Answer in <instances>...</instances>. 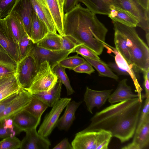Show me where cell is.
Here are the masks:
<instances>
[{"instance_id":"1","label":"cell","mask_w":149,"mask_h":149,"mask_svg":"<svg viewBox=\"0 0 149 149\" xmlns=\"http://www.w3.org/2000/svg\"><path fill=\"white\" fill-rule=\"evenodd\" d=\"M143 106V99L139 97L111 104L96 113L82 131L104 130L124 143L134 135Z\"/></svg>"},{"instance_id":"2","label":"cell","mask_w":149,"mask_h":149,"mask_svg":"<svg viewBox=\"0 0 149 149\" xmlns=\"http://www.w3.org/2000/svg\"><path fill=\"white\" fill-rule=\"evenodd\" d=\"M63 29L64 35L71 36L79 43L84 44L95 53L103 46L106 33L104 25L95 14L80 3L64 13Z\"/></svg>"},{"instance_id":"3","label":"cell","mask_w":149,"mask_h":149,"mask_svg":"<svg viewBox=\"0 0 149 149\" xmlns=\"http://www.w3.org/2000/svg\"><path fill=\"white\" fill-rule=\"evenodd\" d=\"M114 31L125 38L133 59L134 70L144 72L149 69V47L140 37L135 27L113 21Z\"/></svg>"},{"instance_id":"4","label":"cell","mask_w":149,"mask_h":149,"mask_svg":"<svg viewBox=\"0 0 149 149\" xmlns=\"http://www.w3.org/2000/svg\"><path fill=\"white\" fill-rule=\"evenodd\" d=\"M112 137L102 129L81 131L76 134L71 145L73 149H108Z\"/></svg>"},{"instance_id":"5","label":"cell","mask_w":149,"mask_h":149,"mask_svg":"<svg viewBox=\"0 0 149 149\" xmlns=\"http://www.w3.org/2000/svg\"><path fill=\"white\" fill-rule=\"evenodd\" d=\"M58 78L49 62L42 63L29 88L27 90L32 95L47 92L56 83Z\"/></svg>"},{"instance_id":"6","label":"cell","mask_w":149,"mask_h":149,"mask_svg":"<svg viewBox=\"0 0 149 149\" xmlns=\"http://www.w3.org/2000/svg\"><path fill=\"white\" fill-rule=\"evenodd\" d=\"M34 58L28 55L17 63L16 71L20 87L27 90L39 69Z\"/></svg>"},{"instance_id":"7","label":"cell","mask_w":149,"mask_h":149,"mask_svg":"<svg viewBox=\"0 0 149 149\" xmlns=\"http://www.w3.org/2000/svg\"><path fill=\"white\" fill-rule=\"evenodd\" d=\"M72 51L52 50L39 47L34 44L27 55H30L34 58L39 68L42 63L47 61L49 62L52 69L61 61L72 53Z\"/></svg>"},{"instance_id":"8","label":"cell","mask_w":149,"mask_h":149,"mask_svg":"<svg viewBox=\"0 0 149 149\" xmlns=\"http://www.w3.org/2000/svg\"><path fill=\"white\" fill-rule=\"evenodd\" d=\"M130 13L138 22L137 26L143 29L146 37H149V10L144 9L137 0H114V4Z\"/></svg>"},{"instance_id":"9","label":"cell","mask_w":149,"mask_h":149,"mask_svg":"<svg viewBox=\"0 0 149 149\" xmlns=\"http://www.w3.org/2000/svg\"><path fill=\"white\" fill-rule=\"evenodd\" d=\"M71 99L61 98L53 106L49 112L45 116L38 132L40 135L47 137L56 126L59 116Z\"/></svg>"},{"instance_id":"10","label":"cell","mask_w":149,"mask_h":149,"mask_svg":"<svg viewBox=\"0 0 149 149\" xmlns=\"http://www.w3.org/2000/svg\"><path fill=\"white\" fill-rule=\"evenodd\" d=\"M33 95L27 90L21 88L16 98L0 113V123L4 120L12 118L24 110L31 102Z\"/></svg>"},{"instance_id":"11","label":"cell","mask_w":149,"mask_h":149,"mask_svg":"<svg viewBox=\"0 0 149 149\" xmlns=\"http://www.w3.org/2000/svg\"><path fill=\"white\" fill-rule=\"evenodd\" d=\"M0 44L17 63L20 61L18 44L10 32L5 18L0 19Z\"/></svg>"},{"instance_id":"12","label":"cell","mask_w":149,"mask_h":149,"mask_svg":"<svg viewBox=\"0 0 149 149\" xmlns=\"http://www.w3.org/2000/svg\"><path fill=\"white\" fill-rule=\"evenodd\" d=\"M113 91V89L95 90L87 87L84 95V101L88 111L93 114L94 108H100L105 103Z\"/></svg>"},{"instance_id":"13","label":"cell","mask_w":149,"mask_h":149,"mask_svg":"<svg viewBox=\"0 0 149 149\" xmlns=\"http://www.w3.org/2000/svg\"><path fill=\"white\" fill-rule=\"evenodd\" d=\"M35 128L25 131L26 135L21 141V149H49L51 143L47 137L39 134Z\"/></svg>"},{"instance_id":"14","label":"cell","mask_w":149,"mask_h":149,"mask_svg":"<svg viewBox=\"0 0 149 149\" xmlns=\"http://www.w3.org/2000/svg\"><path fill=\"white\" fill-rule=\"evenodd\" d=\"M12 11H15L19 15L31 38V17L34 12L31 0H17Z\"/></svg>"},{"instance_id":"15","label":"cell","mask_w":149,"mask_h":149,"mask_svg":"<svg viewBox=\"0 0 149 149\" xmlns=\"http://www.w3.org/2000/svg\"><path fill=\"white\" fill-rule=\"evenodd\" d=\"M132 142L123 149H144L149 146V116L145 119L139 129L135 131Z\"/></svg>"},{"instance_id":"16","label":"cell","mask_w":149,"mask_h":149,"mask_svg":"<svg viewBox=\"0 0 149 149\" xmlns=\"http://www.w3.org/2000/svg\"><path fill=\"white\" fill-rule=\"evenodd\" d=\"M21 88L16 73L0 74V101L18 93Z\"/></svg>"},{"instance_id":"17","label":"cell","mask_w":149,"mask_h":149,"mask_svg":"<svg viewBox=\"0 0 149 149\" xmlns=\"http://www.w3.org/2000/svg\"><path fill=\"white\" fill-rule=\"evenodd\" d=\"M107 15L113 21L130 27H135L138 24L137 20L130 13L113 4L110 6Z\"/></svg>"},{"instance_id":"18","label":"cell","mask_w":149,"mask_h":149,"mask_svg":"<svg viewBox=\"0 0 149 149\" xmlns=\"http://www.w3.org/2000/svg\"><path fill=\"white\" fill-rule=\"evenodd\" d=\"M12 118L14 125L22 132L37 128L41 118L36 117L24 109Z\"/></svg>"},{"instance_id":"19","label":"cell","mask_w":149,"mask_h":149,"mask_svg":"<svg viewBox=\"0 0 149 149\" xmlns=\"http://www.w3.org/2000/svg\"><path fill=\"white\" fill-rule=\"evenodd\" d=\"M127 79H124L118 83L116 90L111 94L108 101L111 104L139 97L138 94L134 93L131 87L127 85Z\"/></svg>"},{"instance_id":"20","label":"cell","mask_w":149,"mask_h":149,"mask_svg":"<svg viewBox=\"0 0 149 149\" xmlns=\"http://www.w3.org/2000/svg\"><path fill=\"white\" fill-rule=\"evenodd\" d=\"M34 12L45 24L49 33H57L51 14L43 0H31Z\"/></svg>"},{"instance_id":"21","label":"cell","mask_w":149,"mask_h":149,"mask_svg":"<svg viewBox=\"0 0 149 149\" xmlns=\"http://www.w3.org/2000/svg\"><path fill=\"white\" fill-rule=\"evenodd\" d=\"M52 18L57 31L61 36L64 35L63 29L64 12L60 8L58 0H43Z\"/></svg>"},{"instance_id":"22","label":"cell","mask_w":149,"mask_h":149,"mask_svg":"<svg viewBox=\"0 0 149 149\" xmlns=\"http://www.w3.org/2000/svg\"><path fill=\"white\" fill-rule=\"evenodd\" d=\"M5 18L10 32L18 43L22 36L26 33L21 18L16 12L12 11Z\"/></svg>"},{"instance_id":"23","label":"cell","mask_w":149,"mask_h":149,"mask_svg":"<svg viewBox=\"0 0 149 149\" xmlns=\"http://www.w3.org/2000/svg\"><path fill=\"white\" fill-rule=\"evenodd\" d=\"M82 102H77L73 100L68 103L64 113L57 122L56 126L59 129L67 130L69 129L75 119L76 111Z\"/></svg>"},{"instance_id":"24","label":"cell","mask_w":149,"mask_h":149,"mask_svg":"<svg viewBox=\"0 0 149 149\" xmlns=\"http://www.w3.org/2000/svg\"><path fill=\"white\" fill-rule=\"evenodd\" d=\"M108 46L109 47L107 46L106 48H107L108 49L111 51L115 54V60L116 63L120 68L125 70L129 73L134 82L139 97L141 99H143L144 96L141 94L143 90L138 82L134 70L130 67L115 48L111 47L109 45Z\"/></svg>"},{"instance_id":"25","label":"cell","mask_w":149,"mask_h":149,"mask_svg":"<svg viewBox=\"0 0 149 149\" xmlns=\"http://www.w3.org/2000/svg\"><path fill=\"white\" fill-rule=\"evenodd\" d=\"M49 33L45 23L34 12L31 17V38L36 44Z\"/></svg>"},{"instance_id":"26","label":"cell","mask_w":149,"mask_h":149,"mask_svg":"<svg viewBox=\"0 0 149 149\" xmlns=\"http://www.w3.org/2000/svg\"><path fill=\"white\" fill-rule=\"evenodd\" d=\"M62 83L58 79L54 86L49 91L33 95L48 107H53L61 98V94Z\"/></svg>"},{"instance_id":"27","label":"cell","mask_w":149,"mask_h":149,"mask_svg":"<svg viewBox=\"0 0 149 149\" xmlns=\"http://www.w3.org/2000/svg\"><path fill=\"white\" fill-rule=\"evenodd\" d=\"M86 8L95 14L108 15L110 6L114 0H79Z\"/></svg>"},{"instance_id":"28","label":"cell","mask_w":149,"mask_h":149,"mask_svg":"<svg viewBox=\"0 0 149 149\" xmlns=\"http://www.w3.org/2000/svg\"><path fill=\"white\" fill-rule=\"evenodd\" d=\"M17 63L0 44V74L15 73Z\"/></svg>"},{"instance_id":"29","label":"cell","mask_w":149,"mask_h":149,"mask_svg":"<svg viewBox=\"0 0 149 149\" xmlns=\"http://www.w3.org/2000/svg\"><path fill=\"white\" fill-rule=\"evenodd\" d=\"M114 31L115 48L133 70L134 62L126 41L121 34L116 31Z\"/></svg>"},{"instance_id":"30","label":"cell","mask_w":149,"mask_h":149,"mask_svg":"<svg viewBox=\"0 0 149 149\" xmlns=\"http://www.w3.org/2000/svg\"><path fill=\"white\" fill-rule=\"evenodd\" d=\"M82 57L95 69L100 76L108 77L116 80L118 79V76L114 73L107 64L101 59L96 60L84 56Z\"/></svg>"},{"instance_id":"31","label":"cell","mask_w":149,"mask_h":149,"mask_svg":"<svg viewBox=\"0 0 149 149\" xmlns=\"http://www.w3.org/2000/svg\"><path fill=\"white\" fill-rule=\"evenodd\" d=\"M61 36L57 33H49L36 44L38 46L49 50H61Z\"/></svg>"},{"instance_id":"32","label":"cell","mask_w":149,"mask_h":149,"mask_svg":"<svg viewBox=\"0 0 149 149\" xmlns=\"http://www.w3.org/2000/svg\"><path fill=\"white\" fill-rule=\"evenodd\" d=\"M48 106L33 95L32 99L25 110L35 116L41 118V116Z\"/></svg>"},{"instance_id":"33","label":"cell","mask_w":149,"mask_h":149,"mask_svg":"<svg viewBox=\"0 0 149 149\" xmlns=\"http://www.w3.org/2000/svg\"><path fill=\"white\" fill-rule=\"evenodd\" d=\"M21 132L14 125L12 118L5 119L0 123V138L15 136Z\"/></svg>"},{"instance_id":"34","label":"cell","mask_w":149,"mask_h":149,"mask_svg":"<svg viewBox=\"0 0 149 149\" xmlns=\"http://www.w3.org/2000/svg\"><path fill=\"white\" fill-rule=\"evenodd\" d=\"M65 68L60 66L58 64L52 69L54 73L57 76L58 79L65 86L68 95H71L74 92L72 88L65 71Z\"/></svg>"},{"instance_id":"35","label":"cell","mask_w":149,"mask_h":149,"mask_svg":"<svg viewBox=\"0 0 149 149\" xmlns=\"http://www.w3.org/2000/svg\"><path fill=\"white\" fill-rule=\"evenodd\" d=\"M18 44L21 60L27 56L34 44L26 33L20 38Z\"/></svg>"},{"instance_id":"36","label":"cell","mask_w":149,"mask_h":149,"mask_svg":"<svg viewBox=\"0 0 149 149\" xmlns=\"http://www.w3.org/2000/svg\"><path fill=\"white\" fill-rule=\"evenodd\" d=\"M77 54L74 56H68L61 61L58 64L65 68L73 70L86 61L84 58L80 57Z\"/></svg>"},{"instance_id":"37","label":"cell","mask_w":149,"mask_h":149,"mask_svg":"<svg viewBox=\"0 0 149 149\" xmlns=\"http://www.w3.org/2000/svg\"><path fill=\"white\" fill-rule=\"evenodd\" d=\"M21 141L15 136L4 138L0 141V149L20 148Z\"/></svg>"},{"instance_id":"38","label":"cell","mask_w":149,"mask_h":149,"mask_svg":"<svg viewBox=\"0 0 149 149\" xmlns=\"http://www.w3.org/2000/svg\"><path fill=\"white\" fill-rule=\"evenodd\" d=\"M89 58L96 60H100V58L95 53L83 44H79L72 51V53Z\"/></svg>"},{"instance_id":"39","label":"cell","mask_w":149,"mask_h":149,"mask_svg":"<svg viewBox=\"0 0 149 149\" xmlns=\"http://www.w3.org/2000/svg\"><path fill=\"white\" fill-rule=\"evenodd\" d=\"M61 50L69 51H72L77 46L81 44L79 43L71 36L65 35L61 36Z\"/></svg>"},{"instance_id":"40","label":"cell","mask_w":149,"mask_h":149,"mask_svg":"<svg viewBox=\"0 0 149 149\" xmlns=\"http://www.w3.org/2000/svg\"><path fill=\"white\" fill-rule=\"evenodd\" d=\"M17 0H0V13L1 18L7 16L11 12Z\"/></svg>"},{"instance_id":"41","label":"cell","mask_w":149,"mask_h":149,"mask_svg":"<svg viewBox=\"0 0 149 149\" xmlns=\"http://www.w3.org/2000/svg\"><path fill=\"white\" fill-rule=\"evenodd\" d=\"M149 116V97L146 98L143 105L135 131L139 130L143 124L146 118Z\"/></svg>"},{"instance_id":"42","label":"cell","mask_w":149,"mask_h":149,"mask_svg":"<svg viewBox=\"0 0 149 149\" xmlns=\"http://www.w3.org/2000/svg\"><path fill=\"white\" fill-rule=\"evenodd\" d=\"M73 70L76 72L85 73L89 75L95 72L93 67L86 60L84 63L75 68Z\"/></svg>"},{"instance_id":"43","label":"cell","mask_w":149,"mask_h":149,"mask_svg":"<svg viewBox=\"0 0 149 149\" xmlns=\"http://www.w3.org/2000/svg\"><path fill=\"white\" fill-rule=\"evenodd\" d=\"M19 92L0 101V113L16 98L18 95Z\"/></svg>"},{"instance_id":"44","label":"cell","mask_w":149,"mask_h":149,"mask_svg":"<svg viewBox=\"0 0 149 149\" xmlns=\"http://www.w3.org/2000/svg\"><path fill=\"white\" fill-rule=\"evenodd\" d=\"M79 2V0H65L63 7L64 13L75 7Z\"/></svg>"},{"instance_id":"45","label":"cell","mask_w":149,"mask_h":149,"mask_svg":"<svg viewBox=\"0 0 149 149\" xmlns=\"http://www.w3.org/2000/svg\"><path fill=\"white\" fill-rule=\"evenodd\" d=\"M108 65L112 70L114 71L119 75L129 76V73L125 70L120 68L116 62H109Z\"/></svg>"},{"instance_id":"46","label":"cell","mask_w":149,"mask_h":149,"mask_svg":"<svg viewBox=\"0 0 149 149\" xmlns=\"http://www.w3.org/2000/svg\"><path fill=\"white\" fill-rule=\"evenodd\" d=\"M53 149H73L71 144L68 141V139L65 138L61 141Z\"/></svg>"},{"instance_id":"47","label":"cell","mask_w":149,"mask_h":149,"mask_svg":"<svg viewBox=\"0 0 149 149\" xmlns=\"http://www.w3.org/2000/svg\"><path fill=\"white\" fill-rule=\"evenodd\" d=\"M144 86L145 91V97L147 98L149 97V79L144 78Z\"/></svg>"},{"instance_id":"48","label":"cell","mask_w":149,"mask_h":149,"mask_svg":"<svg viewBox=\"0 0 149 149\" xmlns=\"http://www.w3.org/2000/svg\"><path fill=\"white\" fill-rule=\"evenodd\" d=\"M137 0L144 9L147 10H149V0Z\"/></svg>"},{"instance_id":"49","label":"cell","mask_w":149,"mask_h":149,"mask_svg":"<svg viewBox=\"0 0 149 149\" xmlns=\"http://www.w3.org/2000/svg\"><path fill=\"white\" fill-rule=\"evenodd\" d=\"M144 78L149 79V69L143 72Z\"/></svg>"},{"instance_id":"50","label":"cell","mask_w":149,"mask_h":149,"mask_svg":"<svg viewBox=\"0 0 149 149\" xmlns=\"http://www.w3.org/2000/svg\"><path fill=\"white\" fill-rule=\"evenodd\" d=\"M58 1L60 8L61 10L63 11V7L65 0H58Z\"/></svg>"},{"instance_id":"51","label":"cell","mask_w":149,"mask_h":149,"mask_svg":"<svg viewBox=\"0 0 149 149\" xmlns=\"http://www.w3.org/2000/svg\"><path fill=\"white\" fill-rule=\"evenodd\" d=\"M0 18H1V13H0Z\"/></svg>"}]
</instances>
